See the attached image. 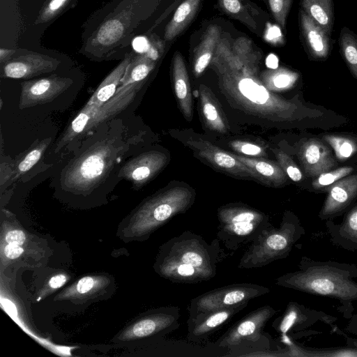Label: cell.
<instances>
[{"instance_id":"7dc6e473","label":"cell","mask_w":357,"mask_h":357,"mask_svg":"<svg viewBox=\"0 0 357 357\" xmlns=\"http://www.w3.org/2000/svg\"><path fill=\"white\" fill-rule=\"evenodd\" d=\"M67 281V277L63 274H58L52 277L49 280L48 284L52 289H59Z\"/></svg>"},{"instance_id":"30bf717a","label":"cell","mask_w":357,"mask_h":357,"mask_svg":"<svg viewBox=\"0 0 357 357\" xmlns=\"http://www.w3.org/2000/svg\"><path fill=\"white\" fill-rule=\"evenodd\" d=\"M270 289L254 283H235L218 287L190 301L188 310L189 319L208 311L229 307L248 303L250 300L264 296Z\"/></svg>"},{"instance_id":"e0dca14e","label":"cell","mask_w":357,"mask_h":357,"mask_svg":"<svg viewBox=\"0 0 357 357\" xmlns=\"http://www.w3.org/2000/svg\"><path fill=\"white\" fill-rule=\"evenodd\" d=\"M248 303L238 305L211 310L198 314L187 321L189 341L199 342L206 340L236 314L244 309Z\"/></svg>"},{"instance_id":"44dd1931","label":"cell","mask_w":357,"mask_h":357,"mask_svg":"<svg viewBox=\"0 0 357 357\" xmlns=\"http://www.w3.org/2000/svg\"><path fill=\"white\" fill-rule=\"evenodd\" d=\"M201 115L205 127L213 132L227 135L230 131L227 118L213 91L205 84L199 86Z\"/></svg>"},{"instance_id":"1f68e13d","label":"cell","mask_w":357,"mask_h":357,"mask_svg":"<svg viewBox=\"0 0 357 357\" xmlns=\"http://www.w3.org/2000/svg\"><path fill=\"white\" fill-rule=\"evenodd\" d=\"M339 45L350 72L357 79V36L344 26L340 31Z\"/></svg>"},{"instance_id":"e575fe53","label":"cell","mask_w":357,"mask_h":357,"mask_svg":"<svg viewBox=\"0 0 357 357\" xmlns=\"http://www.w3.org/2000/svg\"><path fill=\"white\" fill-rule=\"evenodd\" d=\"M232 50L248 71L256 76L260 56L254 51L250 41L245 38H238L234 43Z\"/></svg>"},{"instance_id":"74e56055","label":"cell","mask_w":357,"mask_h":357,"mask_svg":"<svg viewBox=\"0 0 357 357\" xmlns=\"http://www.w3.org/2000/svg\"><path fill=\"white\" fill-rule=\"evenodd\" d=\"M353 171L351 167H342L322 173L312 181V188L317 191L327 192L331 185L349 175Z\"/></svg>"},{"instance_id":"52a82bcc","label":"cell","mask_w":357,"mask_h":357,"mask_svg":"<svg viewBox=\"0 0 357 357\" xmlns=\"http://www.w3.org/2000/svg\"><path fill=\"white\" fill-rule=\"evenodd\" d=\"M219 222L217 238L229 250L250 243L271 225L264 212L242 203H230L217 210Z\"/></svg>"},{"instance_id":"ba28073f","label":"cell","mask_w":357,"mask_h":357,"mask_svg":"<svg viewBox=\"0 0 357 357\" xmlns=\"http://www.w3.org/2000/svg\"><path fill=\"white\" fill-rule=\"evenodd\" d=\"M278 312L269 305L250 312L232 325L217 340L216 346L236 352L234 356H242L252 349H270L271 338H267L262 331Z\"/></svg>"},{"instance_id":"b9f144b4","label":"cell","mask_w":357,"mask_h":357,"mask_svg":"<svg viewBox=\"0 0 357 357\" xmlns=\"http://www.w3.org/2000/svg\"><path fill=\"white\" fill-rule=\"evenodd\" d=\"M71 0H48L40 14V20L48 22L63 11Z\"/></svg>"},{"instance_id":"f546056e","label":"cell","mask_w":357,"mask_h":357,"mask_svg":"<svg viewBox=\"0 0 357 357\" xmlns=\"http://www.w3.org/2000/svg\"><path fill=\"white\" fill-rule=\"evenodd\" d=\"M289 354L290 356L304 357H337V356H356L357 357V348L347 345L344 347L333 348H312L305 347L295 344L292 342L288 343Z\"/></svg>"},{"instance_id":"bcb514c9","label":"cell","mask_w":357,"mask_h":357,"mask_svg":"<svg viewBox=\"0 0 357 357\" xmlns=\"http://www.w3.org/2000/svg\"><path fill=\"white\" fill-rule=\"evenodd\" d=\"M132 45L135 51L143 54L148 50L150 43L144 37H137L134 39Z\"/></svg>"},{"instance_id":"c3c4849f","label":"cell","mask_w":357,"mask_h":357,"mask_svg":"<svg viewBox=\"0 0 357 357\" xmlns=\"http://www.w3.org/2000/svg\"><path fill=\"white\" fill-rule=\"evenodd\" d=\"M345 330L351 334L357 335V314L350 317V320L346 326Z\"/></svg>"},{"instance_id":"8992f818","label":"cell","mask_w":357,"mask_h":357,"mask_svg":"<svg viewBox=\"0 0 357 357\" xmlns=\"http://www.w3.org/2000/svg\"><path fill=\"white\" fill-rule=\"evenodd\" d=\"M305 234V229L298 217L291 211H285L278 227L271 224L250 243L239 260L238 268H261L287 258Z\"/></svg>"},{"instance_id":"ffe728a7","label":"cell","mask_w":357,"mask_h":357,"mask_svg":"<svg viewBox=\"0 0 357 357\" xmlns=\"http://www.w3.org/2000/svg\"><path fill=\"white\" fill-rule=\"evenodd\" d=\"M172 83L175 98L184 118L190 121L193 117V100L189 76L182 55L175 52L172 66Z\"/></svg>"},{"instance_id":"4fadbf2b","label":"cell","mask_w":357,"mask_h":357,"mask_svg":"<svg viewBox=\"0 0 357 357\" xmlns=\"http://www.w3.org/2000/svg\"><path fill=\"white\" fill-rule=\"evenodd\" d=\"M169 160V153L149 150L127 160L121 167L118 176L131 182L133 188L139 189L155 177Z\"/></svg>"},{"instance_id":"484cf974","label":"cell","mask_w":357,"mask_h":357,"mask_svg":"<svg viewBox=\"0 0 357 357\" xmlns=\"http://www.w3.org/2000/svg\"><path fill=\"white\" fill-rule=\"evenodd\" d=\"M202 0H185L166 26L164 38L172 40L179 36L195 17Z\"/></svg>"},{"instance_id":"9c48e42d","label":"cell","mask_w":357,"mask_h":357,"mask_svg":"<svg viewBox=\"0 0 357 357\" xmlns=\"http://www.w3.org/2000/svg\"><path fill=\"white\" fill-rule=\"evenodd\" d=\"M169 134L213 169L236 178L256 181L253 172L232 153L221 149L193 130L173 129Z\"/></svg>"},{"instance_id":"d6a6232c","label":"cell","mask_w":357,"mask_h":357,"mask_svg":"<svg viewBox=\"0 0 357 357\" xmlns=\"http://www.w3.org/2000/svg\"><path fill=\"white\" fill-rule=\"evenodd\" d=\"M323 139L332 147L340 161L349 159L357 152V139L353 137L328 134L324 135Z\"/></svg>"},{"instance_id":"681fc988","label":"cell","mask_w":357,"mask_h":357,"mask_svg":"<svg viewBox=\"0 0 357 357\" xmlns=\"http://www.w3.org/2000/svg\"><path fill=\"white\" fill-rule=\"evenodd\" d=\"M15 52L14 50H8L1 47L0 49V61L4 63L11 59V56Z\"/></svg>"},{"instance_id":"5bb4252c","label":"cell","mask_w":357,"mask_h":357,"mask_svg":"<svg viewBox=\"0 0 357 357\" xmlns=\"http://www.w3.org/2000/svg\"><path fill=\"white\" fill-rule=\"evenodd\" d=\"M72 80L66 77L52 75L22 82L19 107L20 109L48 103L66 91Z\"/></svg>"},{"instance_id":"d590c367","label":"cell","mask_w":357,"mask_h":357,"mask_svg":"<svg viewBox=\"0 0 357 357\" xmlns=\"http://www.w3.org/2000/svg\"><path fill=\"white\" fill-rule=\"evenodd\" d=\"M50 142L51 139L50 138L43 140L24 156L22 160L18 163L13 181L30 170L31 167L38 162Z\"/></svg>"},{"instance_id":"ac0fdd59","label":"cell","mask_w":357,"mask_h":357,"mask_svg":"<svg viewBox=\"0 0 357 357\" xmlns=\"http://www.w3.org/2000/svg\"><path fill=\"white\" fill-rule=\"evenodd\" d=\"M298 157L305 175L309 177H317L337 164L330 149L316 138H310L300 146Z\"/></svg>"},{"instance_id":"836d02e7","label":"cell","mask_w":357,"mask_h":357,"mask_svg":"<svg viewBox=\"0 0 357 357\" xmlns=\"http://www.w3.org/2000/svg\"><path fill=\"white\" fill-rule=\"evenodd\" d=\"M107 281V278L102 277L85 276L66 289L61 296L65 298L87 296L102 288Z\"/></svg>"},{"instance_id":"ee69618b","label":"cell","mask_w":357,"mask_h":357,"mask_svg":"<svg viewBox=\"0 0 357 357\" xmlns=\"http://www.w3.org/2000/svg\"><path fill=\"white\" fill-rule=\"evenodd\" d=\"M5 240L8 244L21 245L24 243L26 236L22 230L13 229L6 234Z\"/></svg>"},{"instance_id":"4dcf8cb0","label":"cell","mask_w":357,"mask_h":357,"mask_svg":"<svg viewBox=\"0 0 357 357\" xmlns=\"http://www.w3.org/2000/svg\"><path fill=\"white\" fill-rule=\"evenodd\" d=\"M155 61L144 54L133 58L128 65L119 86L144 82L155 66Z\"/></svg>"},{"instance_id":"6da1fadb","label":"cell","mask_w":357,"mask_h":357,"mask_svg":"<svg viewBox=\"0 0 357 357\" xmlns=\"http://www.w3.org/2000/svg\"><path fill=\"white\" fill-rule=\"evenodd\" d=\"M222 94L229 105L259 123L279 126L298 120L300 107L268 90L246 68L215 71Z\"/></svg>"},{"instance_id":"f1b7e54d","label":"cell","mask_w":357,"mask_h":357,"mask_svg":"<svg viewBox=\"0 0 357 357\" xmlns=\"http://www.w3.org/2000/svg\"><path fill=\"white\" fill-rule=\"evenodd\" d=\"M98 108L94 105L86 104L84 105L61 136L56 146L55 152H58L65 145L85 132Z\"/></svg>"},{"instance_id":"d6986e66","label":"cell","mask_w":357,"mask_h":357,"mask_svg":"<svg viewBox=\"0 0 357 357\" xmlns=\"http://www.w3.org/2000/svg\"><path fill=\"white\" fill-rule=\"evenodd\" d=\"M298 17L301 36L308 56L314 60L326 59L332 47L331 36L301 8Z\"/></svg>"},{"instance_id":"7a4b0ae2","label":"cell","mask_w":357,"mask_h":357,"mask_svg":"<svg viewBox=\"0 0 357 357\" xmlns=\"http://www.w3.org/2000/svg\"><path fill=\"white\" fill-rule=\"evenodd\" d=\"M219 240L211 244L188 230L161 245L154 266L161 277L174 282L195 284L215 276L220 261Z\"/></svg>"},{"instance_id":"8fae6325","label":"cell","mask_w":357,"mask_h":357,"mask_svg":"<svg viewBox=\"0 0 357 357\" xmlns=\"http://www.w3.org/2000/svg\"><path fill=\"white\" fill-rule=\"evenodd\" d=\"M180 309L177 306L162 307L138 319L119 336L121 340H136L164 336L179 326Z\"/></svg>"},{"instance_id":"5b68a950","label":"cell","mask_w":357,"mask_h":357,"mask_svg":"<svg viewBox=\"0 0 357 357\" xmlns=\"http://www.w3.org/2000/svg\"><path fill=\"white\" fill-rule=\"evenodd\" d=\"M119 138L107 137L74 158L62 173L61 181L68 188L78 191L98 187L119 168L126 144Z\"/></svg>"},{"instance_id":"f35d334b","label":"cell","mask_w":357,"mask_h":357,"mask_svg":"<svg viewBox=\"0 0 357 357\" xmlns=\"http://www.w3.org/2000/svg\"><path fill=\"white\" fill-rule=\"evenodd\" d=\"M271 150L275 155L277 162L291 181L299 182L303 179L302 171L288 154L276 148H271Z\"/></svg>"},{"instance_id":"4316f807","label":"cell","mask_w":357,"mask_h":357,"mask_svg":"<svg viewBox=\"0 0 357 357\" xmlns=\"http://www.w3.org/2000/svg\"><path fill=\"white\" fill-rule=\"evenodd\" d=\"M301 9L310 16L328 35L334 24L333 0H301Z\"/></svg>"},{"instance_id":"d4e9b609","label":"cell","mask_w":357,"mask_h":357,"mask_svg":"<svg viewBox=\"0 0 357 357\" xmlns=\"http://www.w3.org/2000/svg\"><path fill=\"white\" fill-rule=\"evenodd\" d=\"M132 59L131 54L124 59L103 79L87 102V105H94L98 107L111 99L116 93L118 86Z\"/></svg>"},{"instance_id":"7c38bea8","label":"cell","mask_w":357,"mask_h":357,"mask_svg":"<svg viewBox=\"0 0 357 357\" xmlns=\"http://www.w3.org/2000/svg\"><path fill=\"white\" fill-rule=\"evenodd\" d=\"M336 317L320 310L310 308L296 301H289L284 312L272 323V327L282 335L305 331L307 328L324 322L333 329Z\"/></svg>"},{"instance_id":"2e32d148","label":"cell","mask_w":357,"mask_h":357,"mask_svg":"<svg viewBox=\"0 0 357 357\" xmlns=\"http://www.w3.org/2000/svg\"><path fill=\"white\" fill-rule=\"evenodd\" d=\"M56 59L38 53H27L1 63V77L26 79L56 70Z\"/></svg>"},{"instance_id":"7bdbcfd3","label":"cell","mask_w":357,"mask_h":357,"mask_svg":"<svg viewBox=\"0 0 357 357\" xmlns=\"http://www.w3.org/2000/svg\"><path fill=\"white\" fill-rule=\"evenodd\" d=\"M162 43L160 40L153 39L151 42H150V45L148 50L143 54L146 56L152 61L156 62L157 60L160 57L162 53Z\"/></svg>"},{"instance_id":"7402d4cb","label":"cell","mask_w":357,"mask_h":357,"mask_svg":"<svg viewBox=\"0 0 357 357\" xmlns=\"http://www.w3.org/2000/svg\"><path fill=\"white\" fill-rule=\"evenodd\" d=\"M232 155L248 167L255 174L256 181L263 185L280 188L284 185L289 177L277 161L265 158H252L236 154Z\"/></svg>"},{"instance_id":"277c9868","label":"cell","mask_w":357,"mask_h":357,"mask_svg":"<svg viewBox=\"0 0 357 357\" xmlns=\"http://www.w3.org/2000/svg\"><path fill=\"white\" fill-rule=\"evenodd\" d=\"M196 197L188 184L174 181L146 198L131 215L124 233L131 238L145 239L174 216L187 212Z\"/></svg>"},{"instance_id":"83f0119b","label":"cell","mask_w":357,"mask_h":357,"mask_svg":"<svg viewBox=\"0 0 357 357\" xmlns=\"http://www.w3.org/2000/svg\"><path fill=\"white\" fill-rule=\"evenodd\" d=\"M299 76L297 72L280 67L262 72L260 81L271 91L280 92L293 88Z\"/></svg>"},{"instance_id":"cb8c5ba5","label":"cell","mask_w":357,"mask_h":357,"mask_svg":"<svg viewBox=\"0 0 357 357\" xmlns=\"http://www.w3.org/2000/svg\"><path fill=\"white\" fill-rule=\"evenodd\" d=\"M221 27L211 24L206 29L200 43L195 50L193 73L196 77L202 75L210 65L216 47L220 40Z\"/></svg>"},{"instance_id":"ab89813d","label":"cell","mask_w":357,"mask_h":357,"mask_svg":"<svg viewBox=\"0 0 357 357\" xmlns=\"http://www.w3.org/2000/svg\"><path fill=\"white\" fill-rule=\"evenodd\" d=\"M229 146L237 154L252 158H265L268 154L264 146L259 144L241 139L229 142Z\"/></svg>"},{"instance_id":"3957f363","label":"cell","mask_w":357,"mask_h":357,"mask_svg":"<svg viewBox=\"0 0 357 357\" xmlns=\"http://www.w3.org/2000/svg\"><path fill=\"white\" fill-rule=\"evenodd\" d=\"M357 265L319 261L303 256L298 269L275 280L278 286L340 302L346 317H351L352 303L357 301Z\"/></svg>"},{"instance_id":"f6af8a7d","label":"cell","mask_w":357,"mask_h":357,"mask_svg":"<svg viewBox=\"0 0 357 357\" xmlns=\"http://www.w3.org/2000/svg\"><path fill=\"white\" fill-rule=\"evenodd\" d=\"M23 248L20 245L15 244H8L4 248V254L6 257L14 259L19 257L23 253Z\"/></svg>"},{"instance_id":"603a6c76","label":"cell","mask_w":357,"mask_h":357,"mask_svg":"<svg viewBox=\"0 0 357 357\" xmlns=\"http://www.w3.org/2000/svg\"><path fill=\"white\" fill-rule=\"evenodd\" d=\"M325 226L333 244L348 251L357 250V203L346 212L340 224L327 220Z\"/></svg>"},{"instance_id":"8d00e7d4","label":"cell","mask_w":357,"mask_h":357,"mask_svg":"<svg viewBox=\"0 0 357 357\" xmlns=\"http://www.w3.org/2000/svg\"><path fill=\"white\" fill-rule=\"evenodd\" d=\"M221 9L230 17L238 19L251 28H256L255 21L250 17L243 0H218Z\"/></svg>"},{"instance_id":"9a60e30c","label":"cell","mask_w":357,"mask_h":357,"mask_svg":"<svg viewBox=\"0 0 357 357\" xmlns=\"http://www.w3.org/2000/svg\"><path fill=\"white\" fill-rule=\"evenodd\" d=\"M319 213L321 220H332L347 212L357 199V174L348 175L331 185Z\"/></svg>"},{"instance_id":"60d3db41","label":"cell","mask_w":357,"mask_h":357,"mask_svg":"<svg viewBox=\"0 0 357 357\" xmlns=\"http://www.w3.org/2000/svg\"><path fill=\"white\" fill-rule=\"evenodd\" d=\"M268 2L274 19L282 28L284 29L292 0H268Z\"/></svg>"}]
</instances>
